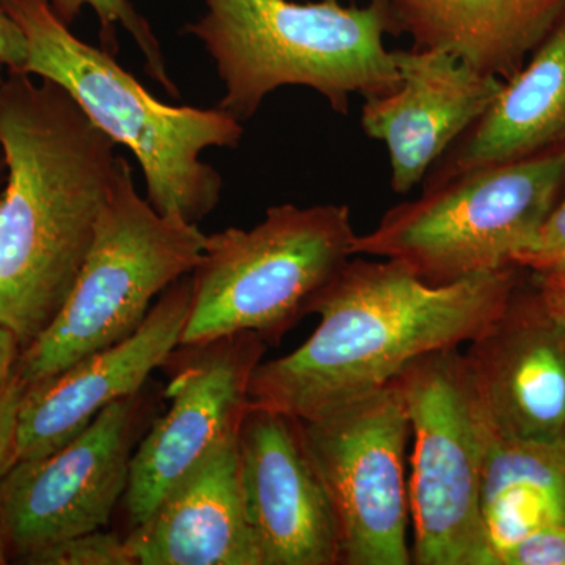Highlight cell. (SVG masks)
Masks as SVG:
<instances>
[{
	"label": "cell",
	"instance_id": "cell-1",
	"mask_svg": "<svg viewBox=\"0 0 565 565\" xmlns=\"http://www.w3.org/2000/svg\"><path fill=\"white\" fill-rule=\"evenodd\" d=\"M0 323L24 351L76 285L120 154L65 88L22 71L0 79Z\"/></svg>",
	"mask_w": 565,
	"mask_h": 565
},
{
	"label": "cell",
	"instance_id": "cell-2",
	"mask_svg": "<svg viewBox=\"0 0 565 565\" xmlns=\"http://www.w3.org/2000/svg\"><path fill=\"white\" fill-rule=\"evenodd\" d=\"M519 266L429 285L403 264L352 256L315 297L318 329L258 364L250 404L308 419L393 382L426 353L470 343L504 310Z\"/></svg>",
	"mask_w": 565,
	"mask_h": 565
},
{
	"label": "cell",
	"instance_id": "cell-3",
	"mask_svg": "<svg viewBox=\"0 0 565 565\" xmlns=\"http://www.w3.org/2000/svg\"><path fill=\"white\" fill-rule=\"evenodd\" d=\"M202 18L185 25L214 62L218 107L241 122L267 96L296 85L318 92L338 114L352 95L364 99L399 85L385 35L397 33L386 0L343 7L334 0H204Z\"/></svg>",
	"mask_w": 565,
	"mask_h": 565
},
{
	"label": "cell",
	"instance_id": "cell-4",
	"mask_svg": "<svg viewBox=\"0 0 565 565\" xmlns=\"http://www.w3.org/2000/svg\"><path fill=\"white\" fill-rule=\"evenodd\" d=\"M28 40L22 73L55 82L143 173L148 202L163 215L200 225L221 202L222 174L202 159L210 148H236L243 122L221 107L159 102L115 55L85 43L47 0H0Z\"/></svg>",
	"mask_w": 565,
	"mask_h": 565
},
{
	"label": "cell",
	"instance_id": "cell-5",
	"mask_svg": "<svg viewBox=\"0 0 565 565\" xmlns=\"http://www.w3.org/2000/svg\"><path fill=\"white\" fill-rule=\"evenodd\" d=\"M356 236L348 204L292 203L270 206L250 230L210 234L180 345L247 332L277 343L352 258Z\"/></svg>",
	"mask_w": 565,
	"mask_h": 565
},
{
	"label": "cell",
	"instance_id": "cell-6",
	"mask_svg": "<svg viewBox=\"0 0 565 565\" xmlns=\"http://www.w3.org/2000/svg\"><path fill=\"white\" fill-rule=\"evenodd\" d=\"M565 188V150L424 181L412 202L356 236L353 256L403 264L429 285L515 266Z\"/></svg>",
	"mask_w": 565,
	"mask_h": 565
},
{
	"label": "cell",
	"instance_id": "cell-7",
	"mask_svg": "<svg viewBox=\"0 0 565 565\" xmlns=\"http://www.w3.org/2000/svg\"><path fill=\"white\" fill-rule=\"evenodd\" d=\"M204 243L199 225L161 214L140 195L120 156L76 285L54 322L21 352L18 377L36 384L131 337L152 300L195 270Z\"/></svg>",
	"mask_w": 565,
	"mask_h": 565
},
{
	"label": "cell",
	"instance_id": "cell-8",
	"mask_svg": "<svg viewBox=\"0 0 565 565\" xmlns=\"http://www.w3.org/2000/svg\"><path fill=\"white\" fill-rule=\"evenodd\" d=\"M415 437L408 481L412 564L493 565L482 519L493 427L456 349L426 353L397 375Z\"/></svg>",
	"mask_w": 565,
	"mask_h": 565
},
{
	"label": "cell",
	"instance_id": "cell-9",
	"mask_svg": "<svg viewBox=\"0 0 565 565\" xmlns=\"http://www.w3.org/2000/svg\"><path fill=\"white\" fill-rule=\"evenodd\" d=\"M297 422L332 503L341 565H411L405 448L412 429L396 381Z\"/></svg>",
	"mask_w": 565,
	"mask_h": 565
},
{
	"label": "cell",
	"instance_id": "cell-10",
	"mask_svg": "<svg viewBox=\"0 0 565 565\" xmlns=\"http://www.w3.org/2000/svg\"><path fill=\"white\" fill-rule=\"evenodd\" d=\"M141 414L140 393L117 401L57 451L11 468L0 519L14 559L107 526L128 489Z\"/></svg>",
	"mask_w": 565,
	"mask_h": 565
},
{
	"label": "cell",
	"instance_id": "cell-11",
	"mask_svg": "<svg viewBox=\"0 0 565 565\" xmlns=\"http://www.w3.org/2000/svg\"><path fill=\"white\" fill-rule=\"evenodd\" d=\"M170 362L169 411L136 446L126 489L132 526L147 520L185 471L226 435L236 433L250 405V382L267 343L237 333L200 345H180Z\"/></svg>",
	"mask_w": 565,
	"mask_h": 565
},
{
	"label": "cell",
	"instance_id": "cell-12",
	"mask_svg": "<svg viewBox=\"0 0 565 565\" xmlns=\"http://www.w3.org/2000/svg\"><path fill=\"white\" fill-rule=\"evenodd\" d=\"M237 455L259 565H341L332 503L305 448L299 422L248 405Z\"/></svg>",
	"mask_w": 565,
	"mask_h": 565
},
{
	"label": "cell",
	"instance_id": "cell-13",
	"mask_svg": "<svg viewBox=\"0 0 565 565\" xmlns=\"http://www.w3.org/2000/svg\"><path fill=\"white\" fill-rule=\"evenodd\" d=\"M191 292L188 275L162 294L131 337L25 386L18 416V462L52 455L104 408L139 394L152 371L180 348Z\"/></svg>",
	"mask_w": 565,
	"mask_h": 565
},
{
	"label": "cell",
	"instance_id": "cell-14",
	"mask_svg": "<svg viewBox=\"0 0 565 565\" xmlns=\"http://www.w3.org/2000/svg\"><path fill=\"white\" fill-rule=\"evenodd\" d=\"M467 345L468 382L497 434L565 444V334L537 294L516 286L504 310Z\"/></svg>",
	"mask_w": 565,
	"mask_h": 565
},
{
	"label": "cell",
	"instance_id": "cell-15",
	"mask_svg": "<svg viewBox=\"0 0 565 565\" xmlns=\"http://www.w3.org/2000/svg\"><path fill=\"white\" fill-rule=\"evenodd\" d=\"M393 55L399 85L364 99L360 121L367 137L385 145L390 184L405 195L486 114L504 81L445 51L414 46Z\"/></svg>",
	"mask_w": 565,
	"mask_h": 565
},
{
	"label": "cell",
	"instance_id": "cell-16",
	"mask_svg": "<svg viewBox=\"0 0 565 565\" xmlns=\"http://www.w3.org/2000/svg\"><path fill=\"white\" fill-rule=\"evenodd\" d=\"M237 433L212 446L126 537L136 565H259L241 487Z\"/></svg>",
	"mask_w": 565,
	"mask_h": 565
},
{
	"label": "cell",
	"instance_id": "cell-17",
	"mask_svg": "<svg viewBox=\"0 0 565 565\" xmlns=\"http://www.w3.org/2000/svg\"><path fill=\"white\" fill-rule=\"evenodd\" d=\"M557 150H565V14L424 181Z\"/></svg>",
	"mask_w": 565,
	"mask_h": 565
},
{
	"label": "cell",
	"instance_id": "cell-18",
	"mask_svg": "<svg viewBox=\"0 0 565 565\" xmlns=\"http://www.w3.org/2000/svg\"><path fill=\"white\" fill-rule=\"evenodd\" d=\"M397 33L509 79L556 28L565 0H386Z\"/></svg>",
	"mask_w": 565,
	"mask_h": 565
},
{
	"label": "cell",
	"instance_id": "cell-19",
	"mask_svg": "<svg viewBox=\"0 0 565 565\" xmlns=\"http://www.w3.org/2000/svg\"><path fill=\"white\" fill-rule=\"evenodd\" d=\"M482 519L492 561L523 535L565 525V444L516 440L492 430L487 445Z\"/></svg>",
	"mask_w": 565,
	"mask_h": 565
},
{
	"label": "cell",
	"instance_id": "cell-20",
	"mask_svg": "<svg viewBox=\"0 0 565 565\" xmlns=\"http://www.w3.org/2000/svg\"><path fill=\"white\" fill-rule=\"evenodd\" d=\"M51 9L66 25H73L81 17L85 7L93 10L99 22L102 47L111 55L118 54V29L122 28L139 47L145 58V71L150 79L159 85L173 98H181L169 68L161 41L152 31L150 22L132 6L131 0H47Z\"/></svg>",
	"mask_w": 565,
	"mask_h": 565
},
{
	"label": "cell",
	"instance_id": "cell-21",
	"mask_svg": "<svg viewBox=\"0 0 565 565\" xmlns=\"http://www.w3.org/2000/svg\"><path fill=\"white\" fill-rule=\"evenodd\" d=\"M31 565H136L126 537L107 531L73 535L21 557Z\"/></svg>",
	"mask_w": 565,
	"mask_h": 565
},
{
	"label": "cell",
	"instance_id": "cell-22",
	"mask_svg": "<svg viewBox=\"0 0 565 565\" xmlns=\"http://www.w3.org/2000/svg\"><path fill=\"white\" fill-rule=\"evenodd\" d=\"M494 565H565V525L523 535L498 553Z\"/></svg>",
	"mask_w": 565,
	"mask_h": 565
},
{
	"label": "cell",
	"instance_id": "cell-23",
	"mask_svg": "<svg viewBox=\"0 0 565 565\" xmlns=\"http://www.w3.org/2000/svg\"><path fill=\"white\" fill-rule=\"evenodd\" d=\"M514 264L533 273L565 266V188L534 243L516 256Z\"/></svg>",
	"mask_w": 565,
	"mask_h": 565
},
{
	"label": "cell",
	"instance_id": "cell-24",
	"mask_svg": "<svg viewBox=\"0 0 565 565\" xmlns=\"http://www.w3.org/2000/svg\"><path fill=\"white\" fill-rule=\"evenodd\" d=\"M25 386L17 375L9 392L0 397V484L18 462V416Z\"/></svg>",
	"mask_w": 565,
	"mask_h": 565
},
{
	"label": "cell",
	"instance_id": "cell-25",
	"mask_svg": "<svg viewBox=\"0 0 565 565\" xmlns=\"http://www.w3.org/2000/svg\"><path fill=\"white\" fill-rule=\"evenodd\" d=\"M535 275V294L550 318L565 334V266Z\"/></svg>",
	"mask_w": 565,
	"mask_h": 565
},
{
	"label": "cell",
	"instance_id": "cell-26",
	"mask_svg": "<svg viewBox=\"0 0 565 565\" xmlns=\"http://www.w3.org/2000/svg\"><path fill=\"white\" fill-rule=\"evenodd\" d=\"M28 40L20 24L0 3V66L6 71H24Z\"/></svg>",
	"mask_w": 565,
	"mask_h": 565
},
{
	"label": "cell",
	"instance_id": "cell-27",
	"mask_svg": "<svg viewBox=\"0 0 565 565\" xmlns=\"http://www.w3.org/2000/svg\"><path fill=\"white\" fill-rule=\"evenodd\" d=\"M21 352L22 345L17 334L0 323V397L9 392L17 379Z\"/></svg>",
	"mask_w": 565,
	"mask_h": 565
},
{
	"label": "cell",
	"instance_id": "cell-28",
	"mask_svg": "<svg viewBox=\"0 0 565 565\" xmlns=\"http://www.w3.org/2000/svg\"><path fill=\"white\" fill-rule=\"evenodd\" d=\"M11 557V546L9 535H7L6 526L0 519V565L9 563Z\"/></svg>",
	"mask_w": 565,
	"mask_h": 565
},
{
	"label": "cell",
	"instance_id": "cell-29",
	"mask_svg": "<svg viewBox=\"0 0 565 565\" xmlns=\"http://www.w3.org/2000/svg\"><path fill=\"white\" fill-rule=\"evenodd\" d=\"M6 70L0 66V79H2ZM7 166L6 158H3L2 147H0V192H2L3 184H6Z\"/></svg>",
	"mask_w": 565,
	"mask_h": 565
},
{
	"label": "cell",
	"instance_id": "cell-30",
	"mask_svg": "<svg viewBox=\"0 0 565 565\" xmlns=\"http://www.w3.org/2000/svg\"><path fill=\"white\" fill-rule=\"evenodd\" d=\"M334 2H340V0H334Z\"/></svg>",
	"mask_w": 565,
	"mask_h": 565
}]
</instances>
